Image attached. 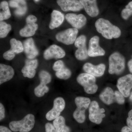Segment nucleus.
Instances as JSON below:
<instances>
[{"mask_svg": "<svg viewBox=\"0 0 132 132\" xmlns=\"http://www.w3.org/2000/svg\"><path fill=\"white\" fill-rule=\"evenodd\" d=\"M95 26L97 32L107 39H117L121 35L120 29L112 24L108 20L100 18L95 22Z\"/></svg>", "mask_w": 132, "mask_h": 132, "instance_id": "1", "label": "nucleus"}, {"mask_svg": "<svg viewBox=\"0 0 132 132\" xmlns=\"http://www.w3.org/2000/svg\"><path fill=\"white\" fill-rule=\"evenodd\" d=\"M35 118L31 114H27L21 120L13 121L9 123V127L14 132H28L34 126Z\"/></svg>", "mask_w": 132, "mask_h": 132, "instance_id": "2", "label": "nucleus"}, {"mask_svg": "<svg viewBox=\"0 0 132 132\" xmlns=\"http://www.w3.org/2000/svg\"><path fill=\"white\" fill-rule=\"evenodd\" d=\"M109 68L108 72L111 75H119L123 73L125 68V59L120 53H113L109 58Z\"/></svg>", "mask_w": 132, "mask_h": 132, "instance_id": "3", "label": "nucleus"}, {"mask_svg": "<svg viewBox=\"0 0 132 132\" xmlns=\"http://www.w3.org/2000/svg\"><path fill=\"white\" fill-rule=\"evenodd\" d=\"M75 102L77 108L73 112V118L78 123H83L86 120L85 112L89 108L91 100L87 97H78L75 98Z\"/></svg>", "mask_w": 132, "mask_h": 132, "instance_id": "4", "label": "nucleus"}, {"mask_svg": "<svg viewBox=\"0 0 132 132\" xmlns=\"http://www.w3.org/2000/svg\"><path fill=\"white\" fill-rule=\"evenodd\" d=\"M77 81L83 87L85 92L88 94H93L96 93L98 89L96 79L94 76L88 73H82L77 78Z\"/></svg>", "mask_w": 132, "mask_h": 132, "instance_id": "5", "label": "nucleus"}, {"mask_svg": "<svg viewBox=\"0 0 132 132\" xmlns=\"http://www.w3.org/2000/svg\"><path fill=\"white\" fill-rule=\"evenodd\" d=\"M89 119L92 123L100 125L102 122L103 118L105 116V112L104 108L100 107L97 101L91 102L89 108Z\"/></svg>", "mask_w": 132, "mask_h": 132, "instance_id": "6", "label": "nucleus"}, {"mask_svg": "<svg viewBox=\"0 0 132 132\" xmlns=\"http://www.w3.org/2000/svg\"><path fill=\"white\" fill-rule=\"evenodd\" d=\"M87 38L84 35L80 36L75 42V46L78 48L75 53L76 58L80 61L86 60L88 57L86 47Z\"/></svg>", "mask_w": 132, "mask_h": 132, "instance_id": "7", "label": "nucleus"}, {"mask_svg": "<svg viewBox=\"0 0 132 132\" xmlns=\"http://www.w3.org/2000/svg\"><path fill=\"white\" fill-rule=\"evenodd\" d=\"M78 33L77 29L69 28L58 33L56 35V38L58 41L65 45H72L76 40Z\"/></svg>", "mask_w": 132, "mask_h": 132, "instance_id": "8", "label": "nucleus"}, {"mask_svg": "<svg viewBox=\"0 0 132 132\" xmlns=\"http://www.w3.org/2000/svg\"><path fill=\"white\" fill-rule=\"evenodd\" d=\"M65 102L63 98L57 97L54 101L53 107L48 111L46 115V119L48 121L55 119L60 116L61 113L65 109Z\"/></svg>", "mask_w": 132, "mask_h": 132, "instance_id": "9", "label": "nucleus"}, {"mask_svg": "<svg viewBox=\"0 0 132 132\" xmlns=\"http://www.w3.org/2000/svg\"><path fill=\"white\" fill-rule=\"evenodd\" d=\"M117 87L124 97H129L132 88V75L129 74L119 78L117 81Z\"/></svg>", "mask_w": 132, "mask_h": 132, "instance_id": "10", "label": "nucleus"}, {"mask_svg": "<svg viewBox=\"0 0 132 132\" xmlns=\"http://www.w3.org/2000/svg\"><path fill=\"white\" fill-rule=\"evenodd\" d=\"M88 56L94 57L104 56L105 54V50L100 45V38L95 36L91 38L89 42L88 49Z\"/></svg>", "mask_w": 132, "mask_h": 132, "instance_id": "11", "label": "nucleus"}, {"mask_svg": "<svg viewBox=\"0 0 132 132\" xmlns=\"http://www.w3.org/2000/svg\"><path fill=\"white\" fill-rule=\"evenodd\" d=\"M57 2L64 12H78L84 8L79 0H57Z\"/></svg>", "mask_w": 132, "mask_h": 132, "instance_id": "12", "label": "nucleus"}, {"mask_svg": "<svg viewBox=\"0 0 132 132\" xmlns=\"http://www.w3.org/2000/svg\"><path fill=\"white\" fill-rule=\"evenodd\" d=\"M65 18L71 26L75 28L79 29L85 26L87 22L86 17L84 15H76L73 13H68L66 14Z\"/></svg>", "mask_w": 132, "mask_h": 132, "instance_id": "13", "label": "nucleus"}, {"mask_svg": "<svg viewBox=\"0 0 132 132\" xmlns=\"http://www.w3.org/2000/svg\"><path fill=\"white\" fill-rule=\"evenodd\" d=\"M65 52L62 48L56 45H52L46 50L43 56L46 60L59 59L64 58L65 55Z\"/></svg>", "mask_w": 132, "mask_h": 132, "instance_id": "14", "label": "nucleus"}, {"mask_svg": "<svg viewBox=\"0 0 132 132\" xmlns=\"http://www.w3.org/2000/svg\"><path fill=\"white\" fill-rule=\"evenodd\" d=\"M82 68L86 73L92 75L95 77H100L104 75L105 71L106 66L104 64L95 65L89 62H87L83 65Z\"/></svg>", "mask_w": 132, "mask_h": 132, "instance_id": "15", "label": "nucleus"}, {"mask_svg": "<svg viewBox=\"0 0 132 132\" xmlns=\"http://www.w3.org/2000/svg\"><path fill=\"white\" fill-rule=\"evenodd\" d=\"M83 6L86 13L89 16L94 17L99 14L97 0H79Z\"/></svg>", "mask_w": 132, "mask_h": 132, "instance_id": "16", "label": "nucleus"}, {"mask_svg": "<svg viewBox=\"0 0 132 132\" xmlns=\"http://www.w3.org/2000/svg\"><path fill=\"white\" fill-rule=\"evenodd\" d=\"M24 51L28 59H34L39 54V52L36 47L32 38L26 39L23 44Z\"/></svg>", "mask_w": 132, "mask_h": 132, "instance_id": "17", "label": "nucleus"}, {"mask_svg": "<svg viewBox=\"0 0 132 132\" xmlns=\"http://www.w3.org/2000/svg\"><path fill=\"white\" fill-rule=\"evenodd\" d=\"M14 74V70L11 66L0 64V85L10 80Z\"/></svg>", "mask_w": 132, "mask_h": 132, "instance_id": "18", "label": "nucleus"}, {"mask_svg": "<svg viewBox=\"0 0 132 132\" xmlns=\"http://www.w3.org/2000/svg\"><path fill=\"white\" fill-rule=\"evenodd\" d=\"M99 98L104 104L108 105L116 102L114 92L110 87H106L100 94Z\"/></svg>", "mask_w": 132, "mask_h": 132, "instance_id": "19", "label": "nucleus"}, {"mask_svg": "<svg viewBox=\"0 0 132 132\" xmlns=\"http://www.w3.org/2000/svg\"><path fill=\"white\" fill-rule=\"evenodd\" d=\"M64 14L57 10H53L51 14V20L49 24L50 29H53L61 26L64 21Z\"/></svg>", "mask_w": 132, "mask_h": 132, "instance_id": "20", "label": "nucleus"}, {"mask_svg": "<svg viewBox=\"0 0 132 132\" xmlns=\"http://www.w3.org/2000/svg\"><path fill=\"white\" fill-rule=\"evenodd\" d=\"M38 28V24L35 22H27V25L20 31V35L24 37H29L34 35Z\"/></svg>", "mask_w": 132, "mask_h": 132, "instance_id": "21", "label": "nucleus"}, {"mask_svg": "<svg viewBox=\"0 0 132 132\" xmlns=\"http://www.w3.org/2000/svg\"><path fill=\"white\" fill-rule=\"evenodd\" d=\"M53 125L56 132H70V128L66 125L65 120L63 116H59L54 119Z\"/></svg>", "mask_w": 132, "mask_h": 132, "instance_id": "22", "label": "nucleus"}, {"mask_svg": "<svg viewBox=\"0 0 132 132\" xmlns=\"http://www.w3.org/2000/svg\"><path fill=\"white\" fill-rule=\"evenodd\" d=\"M10 6L12 7L17 8L15 14L17 15H24L27 11V7L26 3L24 1L12 0L10 1Z\"/></svg>", "mask_w": 132, "mask_h": 132, "instance_id": "23", "label": "nucleus"}, {"mask_svg": "<svg viewBox=\"0 0 132 132\" xmlns=\"http://www.w3.org/2000/svg\"><path fill=\"white\" fill-rule=\"evenodd\" d=\"M0 20L3 21L10 18L11 14L10 10L8 3L6 1H3L0 4Z\"/></svg>", "mask_w": 132, "mask_h": 132, "instance_id": "24", "label": "nucleus"}, {"mask_svg": "<svg viewBox=\"0 0 132 132\" xmlns=\"http://www.w3.org/2000/svg\"><path fill=\"white\" fill-rule=\"evenodd\" d=\"M40 84L38 86L35 88L34 93L36 97H42L44 96L46 93L49 91V88L46 85L48 84L46 82L40 81Z\"/></svg>", "mask_w": 132, "mask_h": 132, "instance_id": "25", "label": "nucleus"}, {"mask_svg": "<svg viewBox=\"0 0 132 132\" xmlns=\"http://www.w3.org/2000/svg\"><path fill=\"white\" fill-rule=\"evenodd\" d=\"M11 46L10 49L13 51L15 54L20 53L24 51V46L21 42L16 40V39L13 38L10 40Z\"/></svg>", "mask_w": 132, "mask_h": 132, "instance_id": "26", "label": "nucleus"}, {"mask_svg": "<svg viewBox=\"0 0 132 132\" xmlns=\"http://www.w3.org/2000/svg\"><path fill=\"white\" fill-rule=\"evenodd\" d=\"M36 68L32 66L25 64L24 67L22 69L21 72L24 77H27L30 79L35 77L36 74Z\"/></svg>", "mask_w": 132, "mask_h": 132, "instance_id": "27", "label": "nucleus"}, {"mask_svg": "<svg viewBox=\"0 0 132 132\" xmlns=\"http://www.w3.org/2000/svg\"><path fill=\"white\" fill-rule=\"evenodd\" d=\"M71 75L72 72L70 69L65 67L61 70L57 71L55 73V75L57 78L65 80L69 79Z\"/></svg>", "mask_w": 132, "mask_h": 132, "instance_id": "28", "label": "nucleus"}, {"mask_svg": "<svg viewBox=\"0 0 132 132\" xmlns=\"http://www.w3.org/2000/svg\"><path fill=\"white\" fill-rule=\"evenodd\" d=\"M12 27L10 25L3 21L0 22V37L1 38L6 37L11 31Z\"/></svg>", "mask_w": 132, "mask_h": 132, "instance_id": "29", "label": "nucleus"}, {"mask_svg": "<svg viewBox=\"0 0 132 132\" xmlns=\"http://www.w3.org/2000/svg\"><path fill=\"white\" fill-rule=\"evenodd\" d=\"M132 15V1L129 2L121 12V16L124 20H127Z\"/></svg>", "mask_w": 132, "mask_h": 132, "instance_id": "30", "label": "nucleus"}, {"mask_svg": "<svg viewBox=\"0 0 132 132\" xmlns=\"http://www.w3.org/2000/svg\"><path fill=\"white\" fill-rule=\"evenodd\" d=\"M39 78L40 81L47 82L48 84L51 82L52 77L49 73L47 71H42L39 73Z\"/></svg>", "mask_w": 132, "mask_h": 132, "instance_id": "31", "label": "nucleus"}, {"mask_svg": "<svg viewBox=\"0 0 132 132\" xmlns=\"http://www.w3.org/2000/svg\"><path fill=\"white\" fill-rule=\"evenodd\" d=\"M114 94H115V101L118 104L123 105L125 103V97L119 91H115Z\"/></svg>", "mask_w": 132, "mask_h": 132, "instance_id": "32", "label": "nucleus"}, {"mask_svg": "<svg viewBox=\"0 0 132 132\" xmlns=\"http://www.w3.org/2000/svg\"><path fill=\"white\" fill-rule=\"evenodd\" d=\"M15 54L11 49L8 50L3 54L4 59L10 61L13 60L15 56Z\"/></svg>", "mask_w": 132, "mask_h": 132, "instance_id": "33", "label": "nucleus"}, {"mask_svg": "<svg viewBox=\"0 0 132 132\" xmlns=\"http://www.w3.org/2000/svg\"><path fill=\"white\" fill-rule=\"evenodd\" d=\"M65 67L64 62L62 61L59 60L55 62L53 66V69L54 71H58L64 68Z\"/></svg>", "mask_w": 132, "mask_h": 132, "instance_id": "34", "label": "nucleus"}, {"mask_svg": "<svg viewBox=\"0 0 132 132\" xmlns=\"http://www.w3.org/2000/svg\"><path fill=\"white\" fill-rule=\"evenodd\" d=\"M45 128L46 132H56L53 125L51 123H47L45 125Z\"/></svg>", "mask_w": 132, "mask_h": 132, "instance_id": "35", "label": "nucleus"}, {"mask_svg": "<svg viewBox=\"0 0 132 132\" xmlns=\"http://www.w3.org/2000/svg\"><path fill=\"white\" fill-rule=\"evenodd\" d=\"M126 122L128 126L132 129V109L128 112Z\"/></svg>", "mask_w": 132, "mask_h": 132, "instance_id": "36", "label": "nucleus"}, {"mask_svg": "<svg viewBox=\"0 0 132 132\" xmlns=\"http://www.w3.org/2000/svg\"><path fill=\"white\" fill-rule=\"evenodd\" d=\"M5 118V108L1 103L0 104V120L2 121Z\"/></svg>", "mask_w": 132, "mask_h": 132, "instance_id": "37", "label": "nucleus"}, {"mask_svg": "<svg viewBox=\"0 0 132 132\" xmlns=\"http://www.w3.org/2000/svg\"><path fill=\"white\" fill-rule=\"evenodd\" d=\"M37 21V19L34 15H29L26 19V22H36Z\"/></svg>", "mask_w": 132, "mask_h": 132, "instance_id": "38", "label": "nucleus"}, {"mask_svg": "<svg viewBox=\"0 0 132 132\" xmlns=\"http://www.w3.org/2000/svg\"><path fill=\"white\" fill-rule=\"evenodd\" d=\"M0 132H12L8 128L3 126H0Z\"/></svg>", "mask_w": 132, "mask_h": 132, "instance_id": "39", "label": "nucleus"}, {"mask_svg": "<svg viewBox=\"0 0 132 132\" xmlns=\"http://www.w3.org/2000/svg\"><path fill=\"white\" fill-rule=\"evenodd\" d=\"M121 132H132V129L128 126H125L121 129Z\"/></svg>", "mask_w": 132, "mask_h": 132, "instance_id": "40", "label": "nucleus"}, {"mask_svg": "<svg viewBox=\"0 0 132 132\" xmlns=\"http://www.w3.org/2000/svg\"><path fill=\"white\" fill-rule=\"evenodd\" d=\"M127 65L129 71L132 74V59L128 61Z\"/></svg>", "mask_w": 132, "mask_h": 132, "instance_id": "41", "label": "nucleus"}, {"mask_svg": "<svg viewBox=\"0 0 132 132\" xmlns=\"http://www.w3.org/2000/svg\"><path fill=\"white\" fill-rule=\"evenodd\" d=\"M130 99L132 101V93L131 94V96H130Z\"/></svg>", "mask_w": 132, "mask_h": 132, "instance_id": "42", "label": "nucleus"}, {"mask_svg": "<svg viewBox=\"0 0 132 132\" xmlns=\"http://www.w3.org/2000/svg\"><path fill=\"white\" fill-rule=\"evenodd\" d=\"M38 1H39V0H35V1L36 2Z\"/></svg>", "mask_w": 132, "mask_h": 132, "instance_id": "43", "label": "nucleus"}, {"mask_svg": "<svg viewBox=\"0 0 132 132\" xmlns=\"http://www.w3.org/2000/svg\"><path fill=\"white\" fill-rule=\"evenodd\" d=\"M15 1H19V0H15ZM21 1H24V0H21Z\"/></svg>", "mask_w": 132, "mask_h": 132, "instance_id": "44", "label": "nucleus"}]
</instances>
